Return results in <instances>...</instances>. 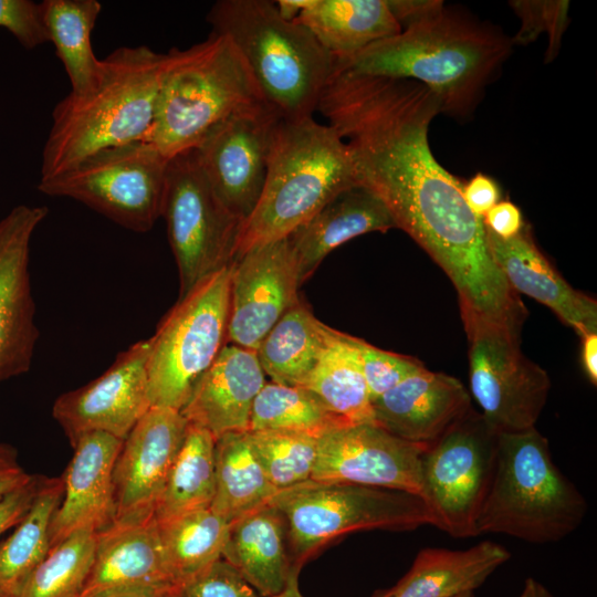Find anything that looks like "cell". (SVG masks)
<instances>
[{"mask_svg": "<svg viewBox=\"0 0 597 597\" xmlns=\"http://www.w3.org/2000/svg\"><path fill=\"white\" fill-rule=\"evenodd\" d=\"M294 21L335 59L401 32L386 0H310Z\"/></svg>", "mask_w": 597, "mask_h": 597, "instance_id": "4316f807", "label": "cell"}, {"mask_svg": "<svg viewBox=\"0 0 597 597\" xmlns=\"http://www.w3.org/2000/svg\"><path fill=\"white\" fill-rule=\"evenodd\" d=\"M182 597H262L224 558H219L181 585Z\"/></svg>", "mask_w": 597, "mask_h": 597, "instance_id": "ab89813d", "label": "cell"}, {"mask_svg": "<svg viewBox=\"0 0 597 597\" xmlns=\"http://www.w3.org/2000/svg\"><path fill=\"white\" fill-rule=\"evenodd\" d=\"M510 6L521 20V28L513 43L525 44L546 33L549 39L546 61L549 62L558 52L562 36L568 24V1H511Z\"/></svg>", "mask_w": 597, "mask_h": 597, "instance_id": "f35d334b", "label": "cell"}, {"mask_svg": "<svg viewBox=\"0 0 597 597\" xmlns=\"http://www.w3.org/2000/svg\"><path fill=\"white\" fill-rule=\"evenodd\" d=\"M231 264L179 296L149 337L150 407L180 411L228 343Z\"/></svg>", "mask_w": 597, "mask_h": 597, "instance_id": "ba28073f", "label": "cell"}, {"mask_svg": "<svg viewBox=\"0 0 597 597\" xmlns=\"http://www.w3.org/2000/svg\"><path fill=\"white\" fill-rule=\"evenodd\" d=\"M123 441L93 431L72 444L63 499L50 524V548L81 530L100 532L114 523L113 471Z\"/></svg>", "mask_w": 597, "mask_h": 597, "instance_id": "ffe728a7", "label": "cell"}, {"mask_svg": "<svg viewBox=\"0 0 597 597\" xmlns=\"http://www.w3.org/2000/svg\"><path fill=\"white\" fill-rule=\"evenodd\" d=\"M157 523L168 570L180 588L222 557L231 525L210 507Z\"/></svg>", "mask_w": 597, "mask_h": 597, "instance_id": "836d02e7", "label": "cell"}, {"mask_svg": "<svg viewBox=\"0 0 597 597\" xmlns=\"http://www.w3.org/2000/svg\"><path fill=\"white\" fill-rule=\"evenodd\" d=\"M274 597H304L298 588V572H293L284 589Z\"/></svg>", "mask_w": 597, "mask_h": 597, "instance_id": "f907efd6", "label": "cell"}, {"mask_svg": "<svg viewBox=\"0 0 597 597\" xmlns=\"http://www.w3.org/2000/svg\"><path fill=\"white\" fill-rule=\"evenodd\" d=\"M333 332L334 328L318 321L300 301L272 327L255 350L265 376L280 385L302 387Z\"/></svg>", "mask_w": 597, "mask_h": 597, "instance_id": "83f0119b", "label": "cell"}, {"mask_svg": "<svg viewBox=\"0 0 597 597\" xmlns=\"http://www.w3.org/2000/svg\"><path fill=\"white\" fill-rule=\"evenodd\" d=\"M368 388L375 400L407 377L422 370L425 365L415 357L380 349L366 341L349 335Z\"/></svg>", "mask_w": 597, "mask_h": 597, "instance_id": "74e56055", "label": "cell"}, {"mask_svg": "<svg viewBox=\"0 0 597 597\" xmlns=\"http://www.w3.org/2000/svg\"><path fill=\"white\" fill-rule=\"evenodd\" d=\"M268 106L235 45L211 32L190 48L165 53L154 119L143 142L170 158L227 118Z\"/></svg>", "mask_w": 597, "mask_h": 597, "instance_id": "277c9868", "label": "cell"}, {"mask_svg": "<svg viewBox=\"0 0 597 597\" xmlns=\"http://www.w3.org/2000/svg\"><path fill=\"white\" fill-rule=\"evenodd\" d=\"M180 588L170 575L154 514L115 521L97 532L93 562L78 597L119 590Z\"/></svg>", "mask_w": 597, "mask_h": 597, "instance_id": "d6986e66", "label": "cell"}, {"mask_svg": "<svg viewBox=\"0 0 597 597\" xmlns=\"http://www.w3.org/2000/svg\"><path fill=\"white\" fill-rule=\"evenodd\" d=\"M493 261L511 289L551 308L579 336L597 333L596 300L570 286L536 247L524 226L515 237L501 239L485 228Z\"/></svg>", "mask_w": 597, "mask_h": 597, "instance_id": "603a6c76", "label": "cell"}, {"mask_svg": "<svg viewBox=\"0 0 597 597\" xmlns=\"http://www.w3.org/2000/svg\"><path fill=\"white\" fill-rule=\"evenodd\" d=\"M462 192L471 211L481 219L500 201L498 184L481 172H478L463 185Z\"/></svg>", "mask_w": 597, "mask_h": 597, "instance_id": "7bdbcfd3", "label": "cell"}, {"mask_svg": "<svg viewBox=\"0 0 597 597\" xmlns=\"http://www.w3.org/2000/svg\"><path fill=\"white\" fill-rule=\"evenodd\" d=\"M347 423L306 388L266 381L253 402L249 431L287 430L318 438Z\"/></svg>", "mask_w": 597, "mask_h": 597, "instance_id": "e575fe53", "label": "cell"}, {"mask_svg": "<svg viewBox=\"0 0 597 597\" xmlns=\"http://www.w3.org/2000/svg\"><path fill=\"white\" fill-rule=\"evenodd\" d=\"M582 338V360L590 383L597 384V333H587Z\"/></svg>", "mask_w": 597, "mask_h": 597, "instance_id": "7dc6e473", "label": "cell"}, {"mask_svg": "<svg viewBox=\"0 0 597 597\" xmlns=\"http://www.w3.org/2000/svg\"><path fill=\"white\" fill-rule=\"evenodd\" d=\"M149 347V338L134 343L101 376L56 398L52 415L71 446L93 431L124 440L148 411Z\"/></svg>", "mask_w": 597, "mask_h": 597, "instance_id": "2e32d148", "label": "cell"}, {"mask_svg": "<svg viewBox=\"0 0 597 597\" xmlns=\"http://www.w3.org/2000/svg\"><path fill=\"white\" fill-rule=\"evenodd\" d=\"M470 392L498 433L535 427L548 398L547 373L521 350L520 329L483 320L463 322Z\"/></svg>", "mask_w": 597, "mask_h": 597, "instance_id": "7c38bea8", "label": "cell"}, {"mask_svg": "<svg viewBox=\"0 0 597 597\" xmlns=\"http://www.w3.org/2000/svg\"><path fill=\"white\" fill-rule=\"evenodd\" d=\"M188 427L180 411L150 407L123 441L114 471L115 521L154 514Z\"/></svg>", "mask_w": 597, "mask_h": 597, "instance_id": "ac0fdd59", "label": "cell"}, {"mask_svg": "<svg viewBox=\"0 0 597 597\" xmlns=\"http://www.w3.org/2000/svg\"><path fill=\"white\" fill-rule=\"evenodd\" d=\"M154 597H182L180 588H171L164 590Z\"/></svg>", "mask_w": 597, "mask_h": 597, "instance_id": "f5cc1de1", "label": "cell"}, {"mask_svg": "<svg viewBox=\"0 0 597 597\" xmlns=\"http://www.w3.org/2000/svg\"><path fill=\"white\" fill-rule=\"evenodd\" d=\"M510 48L501 33L443 7L394 36L335 59V70L415 81L437 97L441 112L465 115Z\"/></svg>", "mask_w": 597, "mask_h": 597, "instance_id": "6da1fadb", "label": "cell"}, {"mask_svg": "<svg viewBox=\"0 0 597 597\" xmlns=\"http://www.w3.org/2000/svg\"><path fill=\"white\" fill-rule=\"evenodd\" d=\"M586 513L584 495L554 463L548 440L535 427L499 434L493 479L476 520L478 535L556 543L575 532Z\"/></svg>", "mask_w": 597, "mask_h": 597, "instance_id": "8992f818", "label": "cell"}, {"mask_svg": "<svg viewBox=\"0 0 597 597\" xmlns=\"http://www.w3.org/2000/svg\"><path fill=\"white\" fill-rule=\"evenodd\" d=\"M348 422H374L368 388L349 335L334 329L316 366L302 386Z\"/></svg>", "mask_w": 597, "mask_h": 597, "instance_id": "d6a6232c", "label": "cell"}, {"mask_svg": "<svg viewBox=\"0 0 597 597\" xmlns=\"http://www.w3.org/2000/svg\"><path fill=\"white\" fill-rule=\"evenodd\" d=\"M157 594L159 593H154L150 590L133 589V590H119V591L105 593V594L96 595L93 597H154Z\"/></svg>", "mask_w": 597, "mask_h": 597, "instance_id": "816d5d0a", "label": "cell"}, {"mask_svg": "<svg viewBox=\"0 0 597 597\" xmlns=\"http://www.w3.org/2000/svg\"><path fill=\"white\" fill-rule=\"evenodd\" d=\"M473 596H474V593H465V594L458 595L455 597H473Z\"/></svg>", "mask_w": 597, "mask_h": 597, "instance_id": "11a10c76", "label": "cell"}, {"mask_svg": "<svg viewBox=\"0 0 597 597\" xmlns=\"http://www.w3.org/2000/svg\"><path fill=\"white\" fill-rule=\"evenodd\" d=\"M0 28L9 31L27 50L50 42L41 2L0 0Z\"/></svg>", "mask_w": 597, "mask_h": 597, "instance_id": "60d3db41", "label": "cell"}, {"mask_svg": "<svg viewBox=\"0 0 597 597\" xmlns=\"http://www.w3.org/2000/svg\"><path fill=\"white\" fill-rule=\"evenodd\" d=\"M45 206L19 205L0 219V383L28 373L40 336L30 273L34 231Z\"/></svg>", "mask_w": 597, "mask_h": 597, "instance_id": "9a60e30c", "label": "cell"}, {"mask_svg": "<svg viewBox=\"0 0 597 597\" xmlns=\"http://www.w3.org/2000/svg\"><path fill=\"white\" fill-rule=\"evenodd\" d=\"M265 383L256 352L227 343L180 412L214 439L228 432L249 431L253 402Z\"/></svg>", "mask_w": 597, "mask_h": 597, "instance_id": "7402d4cb", "label": "cell"}, {"mask_svg": "<svg viewBox=\"0 0 597 597\" xmlns=\"http://www.w3.org/2000/svg\"><path fill=\"white\" fill-rule=\"evenodd\" d=\"M280 119L269 106L237 114L212 127L193 147L216 195L242 223L260 200Z\"/></svg>", "mask_w": 597, "mask_h": 597, "instance_id": "4fadbf2b", "label": "cell"}, {"mask_svg": "<svg viewBox=\"0 0 597 597\" xmlns=\"http://www.w3.org/2000/svg\"><path fill=\"white\" fill-rule=\"evenodd\" d=\"M301 281L287 238L247 251L231 264L228 343L256 350L301 300Z\"/></svg>", "mask_w": 597, "mask_h": 597, "instance_id": "e0dca14e", "label": "cell"}, {"mask_svg": "<svg viewBox=\"0 0 597 597\" xmlns=\"http://www.w3.org/2000/svg\"><path fill=\"white\" fill-rule=\"evenodd\" d=\"M253 452L269 481L279 490L312 478L317 437L287 430L249 431Z\"/></svg>", "mask_w": 597, "mask_h": 597, "instance_id": "8d00e7d4", "label": "cell"}, {"mask_svg": "<svg viewBox=\"0 0 597 597\" xmlns=\"http://www.w3.org/2000/svg\"><path fill=\"white\" fill-rule=\"evenodd\" d=\"M511 558L501 544L482 541L467 549L425 547L404 577L390 588L391 597H455L474 593Z\"/></svg>", "mask_w": 597, "mask_h": 597, "instance_id": "484cf974", "label": "cell"}, {"mask_svg": "<svg viewBox=\"0 0 597 597\" xmlns=\"http://www.w3.org/2000/svg\"><path fill=\"white\" fill-rule=\"evenodd\" d=\"M392 228L396 223L390 211L371 190L359 184L342 190L286 237L301 284L337 247L358 235Z\"/></svg>", "mask_w": 597, "mask_h": 597, "instance_id": "cb8c5ba5", "label": "cell"}, {"mask_svg": "<svg viewBox=\"0 0 597 597\" xmlns=\"http://www.w3.org/2000/svg\"><path fill=\"white\" fill-rule=\"evenodd\" d=\"M96 541L97 532L81 530L50 548L17 597H78Z\"/></svg>", "mask_w": 597, "mask_h": 597, "instance_id": "d590c367", "label": "cell"}, {"mask_svg": "<svg viewBox=\"0 0 597 597\" xmlns=\"http://www.w3.org/2000/svg\"><path fill=\"white\" fill-rule=\"evenodd\" d=\"M42 476L32 475L27 483L0 499V537L27 514L39 491Z\"/></svg>", "mask_w": 597, "mask_h": 597, "instance_id": "b9f144b4", "label": "cell"}, {"mask_svg": "<svg viewBox=\"0 0 597 597\" xmlns=\"http://www.w3.org/2000/svg\"><path fill=\"white\" fill-rule=\"evenodd\" d=\"M43 23L71 83V93L82 95L98 83L102 60L94 54L91 34L102 4L97 0H44Z\"/></svg>", "mask_w": 597, "mask_h": 597, "instance_id": "f546056e", "label": "cell"}, {"mask_svg": "<svg viewBox=\"0 0 597 597\" xmlns=\"http://www.w3.org/2000/svg\"><path fill=\"white\" fill-rule=\"evenodd\" d=\"M214 479L210 509L230 524L269 503L277 492L253 452L249 431L228 432L216 439Z\"/></svg>", "mask_w": 597, "mask_h": 597, "instance_id": "f1b7e54d", "label": "cell"}, {"mask_svg": "<svg viewBox=\"0 0 597 597\" xmlns=\"http://www.w3.org/2000/svg\"><path fill=\"white\" fill-rule=\"evenodd\" d=\"M425 448L375 422L347 423L317 438L311 480L386 488L421 496Z\"/></svg>", "mask_w": 597, "mask_h": 597, "instance_id": "5bb4252c", "label": "cell"}, {"mask_svg": "<svg viewBox=\"0 0 597 597\" xmlns=\"http://www.w3.org/2000/svg\"><path fill=\"white\" fill-rule=\"evenodd\" d=\"M371 407L376 425L425 449L472 408L459 379L427 368L373 400Z\"/></svg>", "mask_w": 597, "mask_h": 597, "instance_id": "44dd1931", "label": "cell"}, {"mask_svg": "<svg viewBox=\"0 0 597 597\" xmlns=\"http://www.w3.org/2000/svg\"><path fill=\"white\" fill-rule=\"evenodd\" d=\"M499 434L471 408L421 454V499L431 525L454 538L478 536L476 520L496 463Z\"/></svg>", "mask_w": 597, "mask_h": 597, "instance_id": "30bf717a", "label": "cell"}, {"mask_svg": "<svg viewBox=\"0 0 597 597\" xmlns=\"http://www.w3.org/2000/svg\"><path fill=\"white\" fill-rule=\"evenodd\" d=\"M214 437L188 422L184 442L155 504L157 522L210 507L214 495Z\"/></svg>", "mask_w": 597, "mask_h": 597, "instance_id": "1f68e13d", "label": "cell"}, {"mask_svg": "<svg viewBox=\"0 0 597 597\" xmlns=\"http://www.w3.org/2000/svg\"><path fill=\"white\" fill-rule=\"evenodd\" d=\"M207 21L235 45L282 119L313 117L335 72V57L305 27L283 19L269 0H219Z\"/></svg>", "mask_w": 597, "mask_h": 597, "instance_id": "5b68a950", "label": "cell"}, {"mask_svg": "<svg viewBox=\"0 0 597 597\" xmlns=\"http://www.w3.org/2000/svg\"><path fill=\"white\" fill-rule=\"evenodd\" d=\"M386 2L401 30L443 8L440 0H386Z\"/></svg>", "mask_w": 597, "mask_h": 597, "instance_id": "f6af8a7d", "label": "cell"}, {"mask_svg": "<svg viewBox=\"0 0 597 597\" xmlns=\"http://www.w3.org/2000/svg\"><path fill=\"white\" fill-rule=\"evenodd\" d=\"M270 503L285 519L291 564L297 572L323 546L348 533L431 525L421 496L354 483L310 479L279 490Z\"/></svg>", "mask_w": 597, "mask_h": 597, "instance_id": "52a82bcc", "label": "cell"}, {"mask_svg": "<svg viewBox=\"0 0 597 597\" xmlns=\"http://www.w3.org/2000/svg\"><path fill=\"white\" fill-rule=\"evenodd\" d=\"M31 476L19 463L17 450L0 441V499L27 483Z\"/></svg>", "mask_w": 597, "mask_h": 597, "instance_id": "bcb514c9", "label": "cell"}, {"mask_svg": "<svg viewBox=\"0 0 597 597\" xmlns=\"http://www.w3.org/2000/svg\"><path fill=\"white\" fill-rule=\"evenodd\" d=\"M516 597H554L552 593L538 580L528 577L524 582V586Z\"/></svg>", "mask_w": 597, "mask_h": 597, "instance_id": "681fc988", "label": "cell"}, {"mask_svg": "<svg viewBox=\"0 0 597 597\" xmlns=\"http://www.w3.org/2000/svg\"><path fill=\"white\" fill-rule=\"evenodd\" d=\"M161 218L179 273V296L230 265L242 222L222 205L196 149L168 159Z\"/></svg>", "mask_w": 597, "mask_h": 597, "instance_id": "8fae6325", "label": "cell"}, {"mask_svg": "<svg viewBox=\"0 0 597 597\" xmlns=\"http://www.w3.org/2000/svg\"><path fill=\"white\" fill-rule=\"evenodd\" d=\"M308 1L310 0H279L274 2L283 19L294 21L307 6Z\"/></svg>", "mask_w": 597, "mask_h": 597, "instance_id": "c3c4849f", "label": "cell"}, {"mask_svg": "<svg viewBox=\"0 0 597 597\" xmlns=\"http://www.w3.org/2000/svg\"><path fill=\"white\" fill-rule=\"evenodd\" d=\"M222 558L262 597L280 594L297 572L291 564L285 519L270 502L231 523Z\"/></svg>", "mask_w": 597, "mask_h": 597, "instance_id": "d4e9b609", "label": "cell"}, {"mask_svg": "<svg viewBox=\"0 0 597 597\" xmlns=\"http://www.w3.org/2000/svg\"><path fill=\"white\" fill-rule=\"evenodd\" d=\"M64 494L63 476H42L33 503L0 543V597H17L50 551V524Z\"/></svg>", "mask_w": 597, "mask_h": 597, "instance_id": "4dcf8cb0", "label": "cell"}, {"mask_svg": "<svg viewBox=\"0 0 597 597\" xmlns=\"http://www.w3.org/2000/svg\"><path fill=\"white\" fill-rule=\"evenodd\" d=\"M168 159L143 140L107 147L40 179L38 189L80 201L126 229L147 232L161 218Z\"/></svg>", "mask_w": 597, "mask_h": 597, "instance_id": "9c48e42d", "label": "cell"}, {"mask_svg": "<svg viewBox=\"0 0 597 597\" xmlns=\"http://www.w3.org/2000/svg\"><path fill=\"white\" fill-rule=\"evenodd\" d=\"M373 597H391L390 589L376 591Z\"/></svg>", "mask_w": 597, "mask_h": 597, "instance_id": "db71d44e", "label": "cell"}, {"mask_svg": "<svg viewBox=\"0 0 597 597\" xmlns=\"http://www.w3.org/2000/svg\"><path fill=\"white\" fill-rule=\"evenodd\" d=\"M357 184L349 148L332 126L313 117L281 118L265 184L241 226L233 261L255 247L289 237L335 195Z\"/></svg>", "mask_w": 597, "mask_h": 597, "instance_id": "3957f363", "label": "cell"}, {"mask_svg": "<svg viewBox=\"0 0 597 597\" xmlns=\"http://www.w3.org/2000/svg\"><path fill=\"white\" fill-rule=\"evenodd\" d=\"M165 53L121 46L102 60L94 90L69 93L53 108L40 179L61 174L103 148L143 140L154 119Z\"/></svg>", "mask_w": 597, "mask_h": 597, "instance_id": "7a4b0ae2", "label": "cell"}, {"mask_svg": "<svg viewBox=\"0 0 597 597\" xmlns=\"http://www.w3.org/2000/svg\"><path fill=\"white\" fill-rule=\"evenodd\" d=\"M484 227L501 239L515 237L524 227L522 212L509 200L495 203L482 218Z\"/></svg>", "mask_w": 597, "mask_h": 597, "instance_id": "ee69618b", "label": "cell"}]
</instances>
